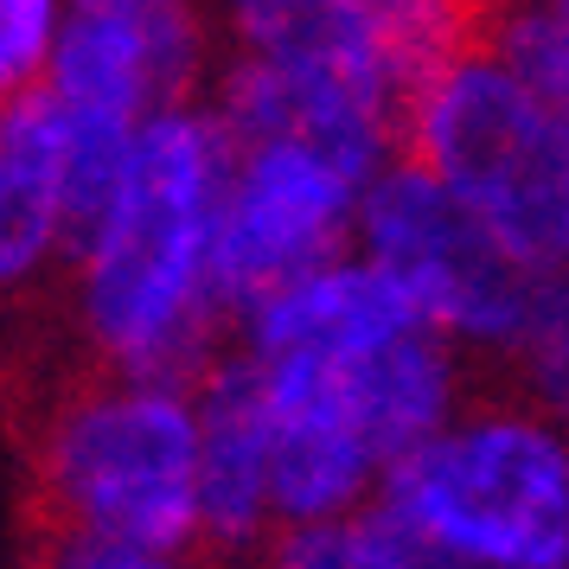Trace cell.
<instances>
[{"mask_svg": "<svg viewBox=\"0 0 569 569\" xmlns=\"http://www.w3.org/2000/svg\"><path fill=\"white\" fill-rule=\"evenodd\" d=\"M237 134L211 97L154 109L134 134L129 180L71 257V327L90 365L192 385L231 320L218 288V231Z\"/></svg>", "mask_w": 569, "mask_h": 569, "instance_id": "1", "label": "cell"}, {"mask_svg": "<svg viewBox=\"0 0 569 569\" xmlns=\"http://www.w3.org/2000/svg\"><path fill=\"white\" fill-rule=\"evenodd\" d=\"M32 538L64 569H173L206 550L192 385L90 365L32 436Z\"/></svg>", "mask_w": 569, "mask_h": 569, "instance_id": "2", "label": "cell"}, {"mask_svg": "<svg viewBox=\"0 0 569 569\" xmlns=\"http://www.w3.org/2000/svg\"><path fill=\"white\" fill-rule=\"evenodd\" d=\"M429 569H569V436L525 397H473L378 487Z\"/></svg>", "mask_w": 569, "mask_h": 569, "instance_id": "3", "label": "cell"}, {"mask_svg": "<svg viewBox=\"0 0 569 569\" xmlns=\"http://www.w3.org/2000/svg\"><path fill=\"white\" fill-rule=\"evenodd\" d=\"M403 154L436 167L525 269H569V103L473 39L403 103Z\"/></svg>", "mask_w": 569, "mask_h": 569, "instance_id": "4", "label": "cell"}, {"mask_svg": "<svg viewBox=\"0 0 569 569\" xmlns=\"http://www.w3.org/2000/svg\"><path fill=\"white\" fill-rule=\"evenodd\" d=\"M359 250L410 295L429 327L473 352V365H499L512 352L543 282L416 154H397L359 192Z\"/></svg>", "mask_w": 569, "mask_h": 569, "instance_id": "5", "label": "cell"}, {"mask_svg": "<svg viewBox=\"0 0 569 569\" xmlns=\"http://www.w3.org/2000/svg\"><path fill=\"white\" fill-rule=\"evenodd\" d=\"M359 192L365 180L295 134L237 141L218 231V288L231 301V320L295 276L346 257L359 243Z\"/></svg>", "mask_w": 569, "mask_h": 569, "instance_id": "6", "label": "cell"}, {"mask_svg": "<svg viewBox=\"0 0 569 569\" xmlns=\"http://www.w3.org/2000/svg\"><path fill=\"white\" fill-rule=\"evenodd\" d=\"M211 0H64L46 90L58 103H97L148 122L199 97L211 78Z\"/></svg>", "mask_w": 569, "mask_h": 569, "instance_id": "7", "label": "cell"}, {"mask_svg": "<svg viewBox=\"0 0 569 569\" xmlns=\"http://www.w3.org/2000/svg\"><path fill=\"white\" fill-rule=\"evenodd\" d=\"M250 352V346H243ZM276 422V512L282 525L333 518L385 487V455L365 429L346 371L327 359H257Z\"/></svg>", "mask_w": 569, "mask_h": 569, "instance_id": "8", "label": "cell"}, {"mask_svg": "<svg viewBox=\"0 0 569 569\" xmlns=\"http://www.w3.org/2000/svg\"><path fill=\"white\" fill-rule=\"evenodd\" d=\"M199 403V525L206 550L250 557L282 531L276 512V422L257 352H218L192 378Z\"/></svg>", "mask_w": 569, "mask_h": 569, "instance_id": "9", "label": "cell"}, {"mask_svg": "<svg viewBox=\"0 0 569 569\" xmlns=\"http://www.w3.org/2000/svg\"><path fill=\"white\" fill-rule=\"evenodd\" d=\"M211 109L224 116L237 141H276L295 134L339 160L352 180H378L390 160L403 154V109L371 97L359 83L339 78H301V71H276L257 58H224Z\"/></svg>", "mask_w": 569, "mask_h": 569, "instance_id": "10", "label": "cell"}, {"mask_svg": "<svg viewBox=\"0 0 569 569\" xmlns=\"http://www.w3.org/2000/svg\"><path fill=\"white\" fill-rule=\"evenodd\" d=\"M410 327H422L416 301L352 243L346 257L320 262L288 288L262 295L257 308L237 313V346H250L257 359L352 365L365 352H378L385 339L410 333Z\"/></svg>", "mask_w": 569, "mask_h": 569, "instance_id": "11", "label": "cell"}, {"mask_svg": "<svg viewBox=\"0 0 569 569\" xmlns=\"http://www.w3.org/2000/svg\"><path fill=\"white\" fill-rule=\"evenodd\" d=\"M71 262L64 134L52 90L0 103V301H20Z\"/></svg>", "mask_w": 569, "mask_h": 569, "instance_id": "12", "label": "cell"}, {"mask_svg": "<svg viewBox=\"0 0 569 569\" xmlns=\"http://www.w3.org/2000/svg\"><path fill=\"white\" fill-rule=\"evenodd\" d=\"M218 39L231 58H257L301 78H339L403 109V90L390 83L385 58L365 27V0H211Z\"/></svg>", "mask_w": 569, "mask_h": 569, "instance_id": "13", "label": "cell"}, {"mask_svg": "<svg viewBox=\"0 0 569 569\" xmlns=\"http://www.w3.org/2000/svg\"><path fill=\"white\" fill-rule=\"evenodd\" d=\"M480 7L487 0H365L371 46L385 58L390 83L403 90V103L480 39Z\"/></svg>", "mask_w": 569, "mask_h": 569, "instance_id": "14", "label": "cell"}, {"mask_svg": "<svg viewBox=\"0 0 569 569\" xmlns=\"http://www.w3.org/2000/svg\"><path fill=\"white\" fill-rule=\"evenodd\" d=\"M269 557L288 569H429L422 543L410 538V525L390 512L378 492L365 506H352V512L282 525Z\"/></svg>", "mask_w": 569, "mask_h": 569, "instance_id": "15", "label": "cell"}, {"mask_svg": "<svg viewBox=\"0 0 569 569\" xmlns=\"http://www.w3.org/2000/svg\"><path fill=\"white\" fill-rule=\"evenodd\" d=\"M499 371H506L512 397H525L531 410L550 416L569 436V269L538 282L531 320H525L518 346L499 359Z\"/></svg>", "mask_w": 569, "mask_h": 569, "instance_id": "16", "label": "cell"}, {"mask_svg": "<svg viewBox=\"0 0 569 569\" xmlns=\"http://www.w3.org/2000/svg\"><path fill=\"white\" fill-rule=\"evenodd\" d=\"M480 46L512 78L569 103V13L563 0H487L480 7Z\"/></svg>", "mask_w": 569, "mask_h": 569, "instance_id": "17", "label": "cell"}, {"mask_svg": "<svg viewBox=\"0 0 569 569\" xmlns=\"http://www.w3.org/2000/svg\"><path fill=\"white\" fill-rule=\"evenodd\" d=\"M58 32H64V0H0V103L46 90Z\"/></svg>", "mask_w": 569, "mask_h": 569, "instance_id": "18", "label": "cell"}, {"mask_svg": "<svg viewBox=\"0 0 569 569\" xmlns=\"http://www.w3.org/2000/svg\"><path fill=\"white\" fill-rule=\"evenodd\" d=\"M563 13H569V0H563Z\"/></svg>", "mask_w": 569, "mask_h": 569, "instance_id": "19", "label": "cell"}]
</instances>
